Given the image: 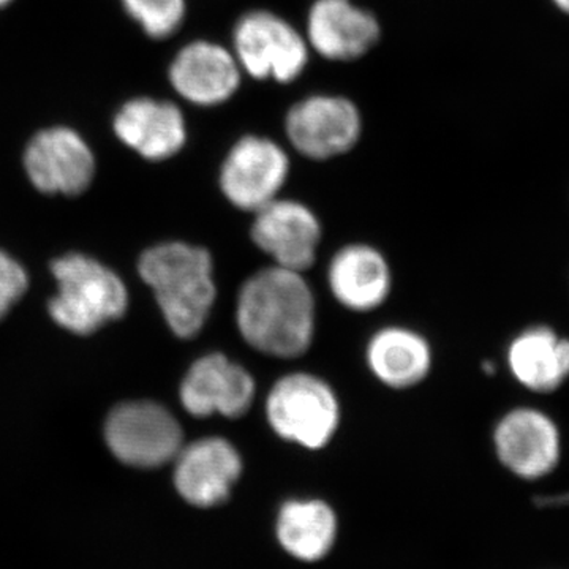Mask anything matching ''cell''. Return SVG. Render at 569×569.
<instances>
[{"label": "cell", "mask_w": 569, "mask_h": 569, "mask_svg": "<svg viewBox=\"0 0 569 569\" xmlns=\"http://www.w3.org/2000/svg\"><path fill=\"white\" fill-rule=\"evenodd\" d=\"M370 369L391 388H408L429 373L430 348L417 332L388 328L378 332L367 348Z\"/></svg>", "instance_id": "cell-19"}, {"label": "cell", "mask_w": 569, "mask_h": 569, "mask_svg": "<svg viewBox=\"0 0 569 569\" xmlns=\"http://www.w3.org/2000/svg\"><path fill=\"white\" fill-rule=\"evenodd\" d=\"M241 471V456L230 441L203 438L176 456L174 486L187 503L217 507L230 496Z\"/></svg>", "instance_id": "cell-13"}, {"label": "cell", "mask_w": 569, "mask_h": 569, "mask_svg": "<svg viewBox=\"0 0 569 569\" xmlns=\"http://www.w3.org/2000/svg\"><path fill=\"white\" fill-rule=\"evenodd\" d=\"M51 269L59 291L51 299L50 313L62 328L91 335L126 312V284L99 261L71 253L56 260Z\"/></svg>", "instance_id": "cell-3"}, {"label": "cell", "mask_w": 569, "mask_h": 569, "mask_svg": "<svg viewBox=\"0 0 569 569\" xmlns=\"http://www.w3.org/2000/svg\"><path fill=\"white\" fill-rule=\"evenodd\" d=\"M509 369L523 387L552 392L569 377V340L546 326H535L512 340Z\"/></svg>", "instance_id": "cell-17"}, {"label": "cell", "mask_w": 569, "mask_h": 569, "mask_svg": "<svg viewBox=\"0 0 569 569\" xmlns=\"http://www.w3.org/2000/svg\"><path fill=\"white\" fill-rule=\"evenodd\" d=\"M537 505H538V507H541V508L568 507L569 490H568V492L560 493V496L538 498Z\"/></svg>", "instance_id": "cell-23"}, {"label": "cell", "mask_w": 569, "mask_h": 569, "mask_svg": "<svg viewBox=\"0 0 569 569\" xmlns=\"http://www.w3.org/2000/svg\"><path fill=\"white\" fill-rule=\"evenodd\" d=\"M329 284L340 305L366 312L387 299L391 274L383 254L376 249L350 246L340 250L332 260Z\"/></svg>", "instance_id": "cell-18"}, {"label": "cell", "mask_w": 569, "mask_h": 569, "mask_svg": "<svg viewBox=\"0 0 569 569\" xmlns=\"http://www.w3.org/2000/svg\"><path fill=\"white\" fill-rule=\"evenodd\" d=\"M167 81L178 102L212 110L238 92L241 66L233 51L200 37L176 50L167 67Z\"/></svg>", "instance_id": "cell-8"}, {"label": "cell", "mask_w": 569, "mask_h": 569, "mask_svg": "<svg viewBox=\"0 0 569 569\" xmlns=\"http://www.w3.org/2000/svg\"><path fill=\"white\" fill-rule=\"evenodd\" d=\"M28 290V274L20 263L0 252V320Z\"/></svg>", "instance_id": "cell-22"}, {"label": "cell", "mask_w": 569, "mask_h": 569, "mask_svg": "<svg viewBox=\"0 0 569 569\" xmlns=\"http://www.w3.org/2000/svg\"><path fill=\"white\" fill-rule=\"evenodd\" d=\"M239 331L249 346L276 358L306 353L316 329L312 291L301 272L263 269L242 287L236 310Z\"/></svg>", "instance_id": "cell-1"}, {"label": "cell", "mask_w": 569, "mask_h": 569, "mask_svg": "<svg viewBox=\"0 0 569 569\" xmlns=\"http://www.w3.org/2000/svg\"><path fill=\"white\" fill-rule=\"evenodd\" d=\"M288 171L287 153L277 142L250 134L239 138L224 157L220 189L236 208L257 212L276 200Z\"/></svg>", "instance_id": "cell-10"}, {"label": "cell", "mask_w": 569, "mask_h": 569, "mask_svg": "<svg viewBox=\"0 0 569 569\" xmlns=\"http://www.w3.org/2000/svg\"><path fill=\"white\" fill-rule=\"evenodd\" d=\"M252 239L276 266L302 272L316 260L320 223L305 204L276 198L258 209Z\"/></svg>", "instance_id": "cell-14"}, {"label": "cell", "mask_w": 569, "mask_h": 569, "mask_svg": "<svg viewBox=\"0 0 569 569\" xmlns=\"http://www.w3.org/2000/svg\"><path fill=\"white\" fill-rule=\"evenodd\" d=\"M266 410L277 436L309 449L328 445L339 425L335 392L309 373H293L277 381Z\"/></svg>", "instance_id": "cell-5"}, {"label": "cell", "mask_w": 569, "mask_h": 569, "mask_svg": "<svg viewBox=\"0 0 569 569\" xmlns=\"http://www.w3.org/2000/svg\"><path fill=\"white\" fill-rule=\"evenodd\" d=\"M233 54L257 80L295 81L309 61V48L293 26L271 11H250L233 28Z\"/></svg>", "instance_id": "cell-6"}, {"label": "cell", "mask_w": 569, "mask_h": 569, "mask_svg": "<svg viewBox=\"0 0 569 569\" xmlns=\"http://www.w3.org/2000/svg\"><path fill=\"white\" fill-rule=\"evenodd\" d=\"M254 381L244 367L223 355L198 359L181 385V402L190 415L208 418L213 413L239 418L252 406Z\"/></svg>", "instance_id": "cell-12"}, {"label": "cell", "mask_w": 569, "mask_h": 569, "mask_svg": "<svg viewBox=\"0 0 569 569\" xmlns=\"http://www.w3.org/2000/svg\"><path fill=\"white\" fill-rule=\"evenodd\" d=\"M496 449L501 463L518 477H546L559 463V427L542 411L518 408L498 422Z\"/></svg>", "instance_id": "cell-15"}, {"label": "cell", "mask_w": 569, "mask_h": 569, "mask_svg": "<svg viewBox=\"0 0 569 569\" xmlns=\"http://www.w3.org/2000/svg\"><path fill=\"white\" fill-rule=\"evenodd\" d=\"M284 130L296 151L309 159L326 160L353 148L361 137L362 121L350 100L312 96L288 111Z\"/></svg>", "instance_id": "cell-11"}, {"label": "cell", "mask_w": 569, "mask_h": 569, "mask_svg": "<svg viewBox=\"0 0 569 569\" xmlns=\"http://www.w3.org/2000/svg\"><path fill=\"white\" fill-rule=\"evenodd\" d=\"M112 455L127 466L156 468L171 462L182 449V429L173 415L153 402L116 407L104 425Z\"/></svg>", "instance_id": "cell-7"}, {"label": "cell", "mask_w": 569, "mask_h": 569, "mask_svg": "<svg viewBox=\"0 0 569 569\" xmlns=\"http://www.w3.org/2000/svg\"><path fill=\"white\" fill-rule=\"evenodd\" d=\"M336 516L323 501H288L280 509L277 537L296 559H323L336 538Z\"/></svg>", "instance_id": "cell-20"}, {"label": "cell", "mask_w": 569, "mask_h": 569, "mask_svg": "<svg viewBox=\"0 0 569 569\" xmlns=\"http://www.w3.org/2000/svg\"><path fill=\"white\" fill-rule=\"evenodd\" d=\"M118 141L146 162L174 159L189 141V123L181 102L140 96L126 100L112 118Z\"/></svg>", "instance_id": "cell-9"}, {"label": "cell", "mask_w": 569, "mask_h": 569, "mask_svg": "<svg viewBox=\"0 0 569 569\" xmlns=\"http://www.w3.org/2000/svg\"><path fill=\"white\" fill-rule=\"evenodd\" d=\"M11 0H0V10L6 9L7 6H10Z\"/></svg>", "instance_id": "cell-25"}, {"label": "cell", "mask_w": 569, "mask_h": 569, "mask_svg": "<svg viewBox=\"0 0 569 569\" xmlns=\"http://www.w3.org/2000/svg\"><path fill=\"white\" fill-rule=\"evenodd\" d=\"M122 10L148 39H173L186 24L189 0H119Z\"/></svg>", "instance_id": "cell-21"}, {"label": "cell", "mask_w": 569, "mask_h": 569, "mask_svg": "<svg viewBox=\"0 0 569 569\" xmlns=\"http://www.w3.org/2000/svg\"><path fill=\"white\" fill-rule=\"evenodd\" d=\"M553 2H556V6L559 7L560 10L569 14V0H553Z\"/></svg>", "instance_id": "cell-24"}, {"label": "cell", "mask_w": 569, "mask_h": 569, "mask_svg": "<svg viewBox=\"0 0 569 569\" xmlns=\"http://www.w3.org/2000/svg\"><path fill=\"white\" fill-rule=\"evenodd\" d=\"M307 37L318 54L329 61L348 62L376 47L380 24L350 0H317L307 18Z\"/></svg>", "instance_id": "cell-16"}, {"label": "cell", "mask_w": 569, "mask_h": 569, "mask_svg": "<svg viewBox=\"0 0 569 569\" xmlns=\"http://www.w3.org/2000/svg\"><path fill=\"white\" fill-rule=\"evenodd\" d=\"M140 274L174 335L189 339L201 331L216 301L211 254L183 242L157 246L142 254Z\"/></svg>", "instance_id": "cell-2"}, {"label": "cell", "mask_w": 569, "mask_h": 569, "mask_svg": "<svg viewBox=\"0 0 569 569\" xmlns=\"http://www.w3.org/2000/svg\"><path fill=\"white\" fill-rule=\"evenodd\" d=\"M26 178L43 197L78 198L91 189L96 153L84 137L69 126L37 130L22 151Z\"/></svg>", "instance_id": "cell-4"}]
</instances>
